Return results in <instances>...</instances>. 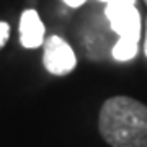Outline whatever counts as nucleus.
Masks as SVG:
<instances>
[{"label": "nucleus", "instance_id": "obj_1", "mask_svg": "<svg viewBox=\"0 0 147 147\" xmlns=\"http://www.w3.org/2000/svg\"><path fill=\"white\" fill-rule=\"evenodd\" d=\"M98 131L110 147H147V106L126 95L111 96L100 108Z\"/></svg>", "mask_w": 147, "mask_h": 147}, {"label": "nucleus", "instance_id": "obj_2", "mask_svg": "<svg viewBox=\"0 0 147 147\" xmlns=\"http://www.w3.org/2000/svg\"><path fill=\"white\" fill-rule=\"evenodd\" d=\"M105 16L111 30L119 36L111 49V56L118 62H127L136 57L141 39V11L129 3H106Z\"/></svg>", "mask_w": 147, "mask_h": 147}, {"label": "nucleus", "instance_id": "obj_3", "mask_svg": "<svg viewBox=\"0 0 147 147\" xmlns=\"http://www.w3.org/2000/svg\"><path fill=\"white\" fill-rule=\"evenodd\" d=\"M44 54H42V64L49 74L64 77L72 72L77 65V56L74 53L65 39L61 36H49L44 39Z\"/></svg>", "mask_w": 147, "mask_h": 147}, {"label": "nucleus", "instance_id": "obj_4", "mask_svg": "<svg viewBox=\"0 0 147 147\" xmlns=\"http://www.w3.org/2000/svg\"><path fill=\"white\" fill-rule=\"evenodd\" d=\"M46 28L34 8H28L21 13L20 18V41L26 49H36L44 44Z\"/></svg>", "mask_w": 147, "mask_h": 147}, {"label": "nucleus", "instance_id": "obj_5", "mask_svg": "<svg viewBox=\"0 0 147 147\" xmlns=\"http://www.w3.org/2000/svg\"><path fill=\"white\" fill-rule=\"evenodd\" d=\"M8 38H10V25L7 21H0V49L5 46Z\"/></svg>", "mask_w": 147, "mask_h": 147}, {"label": "nucleus", "instance_id": "obj_6", "mask_svg": "<svg viewBox=\"0 0 147 147\" xmlns=\"http://www.w3.org/2000/svg\"><path fill=\"white\" fill-rule=\"evenodd\" d=\"M87 2V0H64V3L67 7H70V8H79V7H82Z\"/></svg>", "mask_w": 147, "mask_h": 147}, {"label": "nucleus", "instance_id": "obj_7", "mask_svg": "<svg viewBox=\"0 0 147 147\" xmlns=\"http://www.w3.org/2000/svg\"><path fill=\"white\" fill-rule=\"evenodd\" d=\"M103 3H129V5H136V0H100Z\"/></svg>", "mask_w": 147, "mask_h": 147}, {"label": "nucleus", "instance_id": "obj_8", "mask_svg": "<svg viewBox=\"0 0 147 147\" xmlns=\"http://www.w3.org/2000/svg\"><path fill=\"white\" fill-rule=\"evenodd\" d=\"M147 25V23H146ZM144 56L147 57V28H146V41H144Z\"/></svg>", "mask_w": 147, "mask_h": 147}, {"label": "nucleus", "instance_id": "obj_9", "mask_svg": "<svg viewBox=\"0 0 147 147\" xmlns=\"http://www.w3.org/2000/svg\"><path fill=\"white\" fill-rule=\"evenodd\" d=\"M144 3H146V5H147V0H144Z\"/></svg>", "mask_w": 147, "mask_h": 147}]
</instances>
